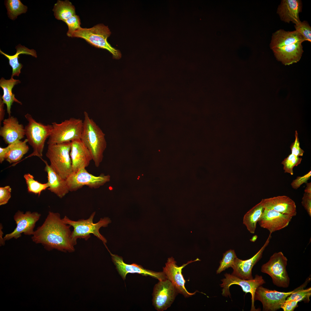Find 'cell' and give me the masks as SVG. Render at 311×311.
I'll return each instance as SVG.
<instances>
[{"label":"cell","mask_w":311,"mask_h":311,"mask_svg":"<svg viewBox=\"0 0 311 311\" xmlns=\"http://www.w3.org/2000/svg\"><path fill=\"white\" fill-rule=\"evenodd\" d=\"M271 234H270L264 245L251 258L245 260L236 258L232 267L233 269L232 275L245 280H251L253 278L252 274L253 268L262 257L263 252L270 242L271 238Z\"/></svg>","instance_id":"cell-16"},{"label":"cell","mask_w":311,"mask_h":311,"mask_svg":"<svg viewBox=\"0 0 311 311\" xmlns=\"http://www.w3.org/2000/svg\"><path fill=\"white\" fill-rule=\"evenodd\" d=\"M1 98H0V124L1 122L4 120L5 115V110L4 109V104Z\"/></svg>","instance_id":"cell-43"},{"label":"cell","mask_w":311,"mask_h":311,"mask_svg":"<svg viewBox=\"0 0 311 311\" xmlns=\"http://www.w3.org/2000/svg\"><path fill=\"white\" fill-rule=\"evenodd\" d=\"M71 142L48 145L46 156L52 169L66 179L73 172L70 156Z\"/></svg>","instance_id":"cell-5"},{"label":"cell","mask_w":311,"mask_h":311,"mask_svg":"<svg viewBox=\"0 0 311 311\" xmlns=\"http://www.w3.org/2000/svg\"><path fill=\"white\" fill-rule=\"evenodd\" d=\"M3 227L1 223L0 224V246H2L5 244V242L4 238L3 237V232L2 230Z\"/></svg>","instance_id":"cell-44"},{"label":"cell","mask_w":311,"mask_h":311,"mask_svg":"<svg viewBox=\"0 0 311 311\" xmlns=\"http://www.w3.org/2000/svg\"><path fill=\"white\" fill-rule=\"evenodd\" d=\"M301 9L300 0H282L278 7L277 13L282 20L289 23L291 21L296 24L301 21L299 13Z\"/></svg>","instance_id":"cell-22"},{"label":"cell","mask_w":311,"mask_h":311,"mask_svg":"<svg viewBox=\"0 0 311 311\" xmlns=\"http://www.w3.org/2000/svg\"><path fill=\"white\" fill-rule=\"evenodd\" d=\"M200 260L198 258L194 261H191L181 266L176 264V262L172 257L168 258L165 266L163 268V272L175 287L178 293L187 297L194 295L198 291L193 293L189 292L186 289L185 285V280L182 273V269L186 266L194 261Z\"/></svg>","instance_id":"cell-14"},{"label":"cell","mask_w":311,"mask_h":311,"mask_svg":"<svg viewBox=\"0 0 311 311\" xmlns=\"http://www.w3.org/2000/svg\"><path fill=\"white\" fill-rule=\"evenodd\" d=\"M111 34L107 26L99 24L90 28L81 27L73 33L71 37L83 39L96 48L107 50L112 54L114 58L119 59L121 57L120 52L112 47L107 41Z\"/></svg>","instance_id":"cell-6"},{"label":"cell","mask_w":311,"mask_h":311,"mask_svg":"<svg viewBox=\"0 0 311 311\" xmlns=\"http://www.w3.org/2000/svg\"><path fill=\"white\" fill-rule=\"evenodd\" d=\"M29 192L38 194L39 196L41 191L49 187L48 183H42L35 180L33 175L28 173L24 175Z\"/></svg>","instance_id":"cell-31"},{"label":"cell","mask_w":311,"mask_h":311,"mask_svg":"<svg viewBox=\"0 0 311 311\" xmlns=\"http://www.w3.org/2000/svg\"><path fill=\"white\" fill-rule=\"evenodd\" d=\"M307 280L303 284L294 290V292L287 297L286 300H295L298 302L301 301L308 302L311 295V288L304 289L310 280V278Z\"/></svg>","instance_id":"cell-32"},{"label":"cell","mask_w":311,"mask_h":311,"mask_svg":"<svg viewBox=\"0 0 311 311\" xmlns=\"http://www.w3.org/2000/svg\"><path fill=\"white\" fill-rule=\"evenodd\" d=\"M67 25L68 30L67 35L71 37L73 33L81 28L80 20L78 16L76 14L69 18L65 22Z\"/></svg>","instance_id":"cell-36"},{"label":"cell","mask_w":311,"mask_h":311,"mask_svg":"<svg viewBox=\"0 0 311 311\" xmlns=\"http://www.w3.org/2000/svg\"><path fill=\"white\" fill-rule=\"evenodd\" d=\"M294 26L295 30L298 31L303 36L304 41H307L311 42V28L308 22L305 21H300L295 24Z\"/></svg>","instance_id":"cell-35"},{"label":"cell","mask_w":311,"mask_h":311,"mask_svg":"<svg viewBox=\"0 0 311 311\" xmlns=\"http://www.w3.org/2000/svg\"><path fill=\"white\" fill-rule=\"evenodd\" d=\"M20 83V81L19 80L14 79L13 77H11L9 80H6L3 77L0 79V86L2 88L3 92L1 98L3 103L7 106V112L9 117L11 116V109L14 102H17L21 105L22 104L21 102L15 98L14 94L12 92L14 86Z\"/></svg>","instance_id":"cell-25"},{"label":"cell","mask_w":311,"mask_h":311,"mask_svg":"<svg viewBox=\"0 0 311 311\" xmlns=\"http://www.w3.org/2000/svg\"><path fill=\"white\" fill-rule=\"evenodd\" d=\"M225 278L221 280L222 283L220 285L221 287L223 288L222 290V295L223 296L230 297V287L233 285H237L240 286L243 292L246 294L249 293L251 295L252 305L251 310L255 311L256 309L254 306V297L255 292L257 288L266 283L261 276L257 274L255 276L254 278L251 280H245L241 279L232 274L226 273L224 274Z\"/></svg>","instance_id":"cell-10"},{"label":"cell","mask_w":311,"mask_h":311,"mask_svg":"<svg viewBox=\"0 0 311 311\" xmlns=\"http://www.w3.org/2000/svg\"><path fill=\"white\" fill-rule=\"evenodd\" d=\"M287 259L280 251L274 253L269 261L263 264L261 271L272 278L273 283L278 287H289L290 279L287 270Z\"/></svg>","instance_id":"cell-8"},{"label":"cell","mask_w":311,"mask_h":311,"mask_svg":"<svg viewBox=\"0 0 311 311\" xmlns=\"http://www.w3.org/2000/svg\"><path fill=\"white\" fill-rule=\"evenodd\" d=\"M302 159L292 153L289 154L282 161L281 164L283 165L285 173L293 174V168L300 164Z\"/></svg>","instance_id":"cell-34"},{"label":"cell","mask_w":311,"mask_h":311,"mask_svg":"<svg viewBox=\"0 0 311 311\" xmlns=\"http://www.w3.org/2000/svg\"><path fill=\"white\" fill-rule=\"evenodd\" d=\"M110 180L109 175L101 174L96 176L88 172L85 168L73 172L65 179L69 191H76L84 185L91 188L96 189Z\"/></svg>","instance_id":"cell-9"},{"label":"cell","mask_w":311,"mask_h":311,"mask_svg":"<svg viewBox=\"0 0 311 311\" xmlns=\"http://www.w3.org/2000/svg\"><path fill=\"white\" fill-rule=\"evenodd\" d=\"M11 188L10 186L0 187V205L6 204L11 198Z\"/></svg>","instance_id":"cell-37"},{"label":"cell","mask_w":311,"mask_h":311,"mask_svg":"<svg viewBox=\"0 0 311 311\" xmlns=\"http://www.w3.org/2000/svg\"><path fill=\"white\" fill-rule=\"evenodd\" d=\"M27 143V140L26 139L23 141L19 140L10 144V148L5 160L10 164L13 163L12 166H15L19 163L29 150V147L26 144Z\"/></svg>","instance_id":"cell-27"},{"label":"cell","mask_w":311,"mask_h":311,"mask_svg":"<svg viewBox=\"0 0 311 311\" xmlns=\"http://www.w3.org/2000/svg\"><path fill=\"white\" fill-rule=\"evenodd\" d=\"M304 41L303 36L298 31H286L279 29L272 34L270 44V48H279Z\"/></svg>","instance_id":"cell-24"},{"label":"cell","mask_w":311,"mask_h":311,"mask_svg":"<svg viewBox=\"0 0 311 311\" xmlns=\"http://www.w3.org/2000/svg\"><path fill=\"white\" fill-rule=\"evenodd\" d=\"M70 156L73 172L88 167L92 160L90 151L80 139L71 142Z\"/></svg>","instance_id":"cell-18"},{"label":"cell","mask_w":311,"mask_h":311,"mask_svg":"<svg viewBox=\"0 0 311 311\" xmlns=\"http://www.w3.org/2000/svg\"><path fill=\"white\" fill-rule=\"evenodd\" d=\"M261 201L264 208L273 210L292 217L296 215L295 203L287 196H278L263 199Z\"/></svg>","instance_id":"cell-20"},{"label":"cell","mask_w":311,"mask_h":311,"mask_svg":"<svg viewBox=\"0 0 311 311\" xmlns=\"http://www.w3.org/2000/svg\"><path fill=\"white\" fill-rule=\"evenodd\" d=\"M15 48L16 52L13 55L7 54L0 50V53L4 55L8 59L9 64L12 68V72L11 77H13L15 76H18L20 73V70L23 65L18 62L19 56L20 54H22L30 55L35 58L37 57L36 51L33 49H29L20 44L16 46Z\"/></svg>","instance_id":"cell-26"},{"label":"cell","mask_w":311,"mask_h":311,"mask_svg":"<svg viewBox=\"0 0 311 311\" xmlns=\"http://www.w3.org/2000/svg\"><path fill=\"white\" fill-rule=\"evenodd\" d=\"M52 10L56 18L64 22L76 15L75 7L68 0H58Z\"/></svg>","instance_id":"cell-29"},{"label":"cell","mask_w":311,"mask_h":311,"mask_svg":"<svg viewBox=\"0 0 311 311\" xmlns=\"http://www.w3.org/2000/svg\"><path fill=\"white\" fill-rule=\"evenodd\" d=\"M298 302L295 300H286L282 304L281 308L284 311H293L297 307Z\"/></svg>","instance_id":"cell-41"},{"label":"cell","mask_w":311,"mask_h":311,"mask_svg":"<svg viewBox=\"0 0 311 311\" xmlns=\"http://www.w3.org/2000/svg\"><path fill=\"white\" fill-rule=\"evenodd\" d=\"M84 115L80 139L90 151L95 165L98 167L102 161L106 147L105 134L87 112L85 111Z\"/></svg>","instance_id":"cell-2"},{"label":"cell","mask_w":311,"mask_h":311,"mask_svg":"<svg viewBox=\"0 0 311 311\" xmlns=\"http://www.w3.org/2000/svg\"><path fill=\"white\" fill-rule=\"evenodd\" d=\"M272 50L277 60L285 65H289L298 62L303 52L301 43H296Z\"/></svg>","instance_id":"cell-21"},{"label":"cell","mask_w":311,"mask_h":311,"mask_svg":"<svg viewBox=\"0 0 311 311\" xmlns=\"http://www.w3.org/2000/svg\"><path fill=\"white\" fill-rule=\"evenodd\" d=\"M83 124V120L74 118L65 120L60 123L52 122L47 144L60 143L80 139Z\"/></svg>","instance_id":"cell-7"},{"label":"cell","mask_w":311,"mask_h":311,"mask_svg":"<svg viewBox=\"0 0 311 311\" xmlns=\"http://www.w3.org/2000/svg\"><path fill=\"white\" fill-rule=\"evenodd\" d=\"M178 293L171 282L167 279L159 280L154 288L153 305L158 311L166 310L170 307Z\"/></svg>","instance_id":"cell-12"},{"label":"cell","mask_w":311,"mask_h":311,"mask_svg":"<svg viewBox=\"0 0 311 311\" xmlns=\"http://www.w3.org/2000/svg\"><path fill=\"white\" fill-rule=\"evenodd\" d=\"M295 141L291 144L290 147L291 150V153L298 157L302 156L304 151L300 147V143L297 131H295Z\"/></svg>","instance_id":"cell-39"},{"label":"cell","mask_w":311,"mask_h":311,"mask_svg":"<svg viewBox=\"0 0 311 311\" xmlns=\"http://www.w3.org/2000/svg\"><path fill=\"white\" fill-rule=\"evenodd\" d=\"M294 291L281 292L270 290L261 285L256 290L254 300L261 302L263 311H275L281 308L282 304Z\"/></svg>","instance_id":"cell-13"},{"label":"cell","mask_w":311,"mask_h":311,"mask_svg":"<svg viewBox=\"0 0 311 311\" xmlns=\"http://www.w3.org/2000/svg\"><path fill=\"white\" fill-rule=\"evenodd\" d=\"M5 5L8 16L12 20H15L18 16L27 11V7L24 5L20 0H6Z\"/></svg>","instance_id":"cell-30"},{"label":"cell","mask_w":311,"mask_h":311,"mask_svg":"<svg viewBox=\"0 0 311 311\" xmlns=\"http://www.w3.org/2000/svg\"><path fill=\"white\" fill-rule=\"evenodd\" d=\"M41 159L45 164L44 170L48 174V182L49 185L48 189L60 198H62L69 191L65 179L58 175L46 160L42 158Z\"/></svg>","instance_id":"cell-23"},{"label":"cell","mask_w":311,"mask_h":311,"mask_svg":"<svg viewBox=\"0 0 311 311\" xmlns=\"http://www.w3.org/2000/svg\"><path fill=\"white\" fill-rule=\"evenodd\" d=\"M292 218L273 210L264 208L258 222L261 227L267 229L272 234L287 227Z\"/></svg>","instance_id":"cell-17"},{"label":"cell","mask_w":311,"mask_h":311,"mask_svg":"<svg viewBox=\"0 0 311 311\" xmlns=\"http://www.w3.org/2000/svg\"><path fill=\"white\" fill-rule=\"evenodd\" d=\"M108 250L110 253L112 261L117 271L124 280H125L126 275L128 273H137L143 276H149L159 280L167 279L163 272H157L147 270L136 263L127 264L124 262L122 257L112 254L109 250Z\"/></svg>","instance_id":"cell-15"},{"label":"cell","mask_w":311,"mask_h":311,"mask_svg":"<svg viewBox=\"0 0 311 311\" xmlns=\"http://www.w3.org/2000/svg\"><path fill=\"white\" fill-rule=\"evenodd\" d=\"M95 214L96 212H94L88 219H79L77 221L71 220L66 216L62 219L65 223L73 227L71 237L74 240L77 241L78 239H83L87 240L90 238V234H92L101 240L106 248L107 240L100 233L99 230L101 227H107L111 221L108 217H105L100 218L98 222L94 223L93 220Z\"/></svg>","instance_id":"cell-3"},{"label":"cell","mask_w":311,"mask_h":311,"mask_svg":"<svg viewBox=\"0 0 311 311\" xmlns=\"http://www.w3.org/2000/svg\"><path fill=\"white\" fill-rule=\"evenodd\" d=\"M311 176V171L310 170L303 176L297 177L291 183V187L294 189H297L303 183H307Z\"/></svg>","instance_id":"cell-38"},{"label":"cell","mask_w":311,"mask_h":311,"mask_svg":"<svg viewBox=\"0 0 311 311\" xmlns=\"http://www.w3.org/2000/svg\"><path fill=\"white\" fill-rule=\"evenodd\" d=\"M71 227L61 219L60 213L50 211L43 224L35 231L31 239L48 251L72 253L77 241L71 237Z\"/></svg>","instance_id":"cell-1"},{"label":"cell","mask_w":311,"mask_h":311,"mask_svg":"<svg viewBox=\"0 0 311 311\" xmlns=\"http://www.w3.org/2000/svg\"><path fill=\"white\" fill-rule=\"evenodd\" d=\"M301 204L307 213L311 217V194L305 193L302 199Z\"/></svg>","instance_id":"cell-40"},{"label":"cell","mask_w":311,"mask_h":311,"mask_svg":"<svg viewBox=\"0 0 311 311\" xmlns=\"http://www.w3.org/2000/svg\"><path fill=\"white\" fill-rule=\"evenodd\" d=\"M264 210V208L261 201L244 215L243 223L251 233H254L257 223L261 216Z\"/></svg>","instance_id":"cell-28"},{"label":"cell","mask_w":311,"mask_h":311,"mask_svg":"<svg viewBox=\"0 0 311 311\" xmlns=\"http://www.w3.org/2000/svg\"><path fill=\"white\" fill-rule=\"evenodd\" d=\"M25 117L28 122L24 127L25 135L28 143L32 147L33 151L21 161L33 156H37L41 159L45 142L51 132L52 125H45L37 122L29 113L25 115Z\"/></svg>","instance_id":"cell-4"},{"label":"cell","mask_w":311,"mask_h":311,"mask_svg":"<svg viewBox=\"0 0 311 311\" xmlns=\"http://www.w3.org/2000/svg\"><path fill=\"white\" fill-rule=\"evenodd\" d=\"M237 258L234 250L230 249L223 254L222 259L220 262V265L217 270V274H220L226 269L231 267L234 265Z\"/></svg>","instance_id":"cell-33"},{"label":"cell","mask_w":311,"mask_h":311,"mask_svg":"<svg viewBox=\"0 0 311 311\" xmlns=\"http://www.w3.org/2000/svg\"><path fill=\"white\" fill-rule=\"evenodd\" d=\"M0 129V135L5 143L9 144L23 139L25 135L24 128L20 124L17 119L10 116L4 120Z\"/></svg>","instance_id":"cell-19"},{"label":"cell","mask_w":311,"mask_h":311,"mask_svg":"<svg viewBox=\"0 0 311 311\" xmlns=\"http://www.w3.org/2000/svg\"><path fill=\"white\" fill-rule=\"evenodd\" d=\"M41 214L37 212H31L29 211L24 213L18 210L14 216V219L16 224L14 230L11 233L6 234L4 238L5 241L14 238L17 239L23 233L26 235H33L36 222L40 219Z\"/></svg>","instance_id":"cell-11"},{"label":"cell","mask_w":311,"mask_h":311,"mask_svg":"<svg viewBox=\"0 0 311 311\" xmlns=\"http://www.w3.org/2000/svg\"><path fill=\"white\" fill-rule=\"evenodd\" d=\"M305 193L311 194V183H306V186L304 190Z\"/></svg>","instance_id":"cell-45"},{"label":"cell","mask_w":311,"mask_h":311,"mask_svg":"<svg viewBox=\"0 0 311 311\" xmlns=\"http://www.w3.org/2000/svg\"><path fill=\"white\" fill-rule=\"evenodd\" d=\"M10 147V144L5 148L0 147V163L1 164L5 159L7 153L9 151Z\"/></svg>","instance_id":"cell-42"}]
</instances>
